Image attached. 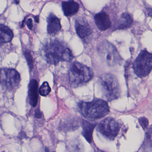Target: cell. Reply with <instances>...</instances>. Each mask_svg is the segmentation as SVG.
Listing matches in <instances>:
<instances>
[{"label":"cell","mask_w":152,"mask_h":152,"mask_svg":"<svg viewBox=\"0 0 152 152\" xmlns=\"http://www.w3.org/2000/svg\"><path fill=\"white\" fill-rule=\"evenodd\" d=\"M75 28L80 38L84 42H88L92 34V29L88 22L81 18H77L75 21Z\"/></svg>","instance_id":"cell-9"},{"label":"cell","mask_w":152,"mask_h":152,"mask_svg":"<svg viewBox=\"0 0 152 152\" xmlns=\"http://www.w3.org/2000/svg\"><path fill=\"white\" fill-rule=\"evenodd\" d=\"M102 58L109 66H114L120 63L121 58L116 49L111 43L105 41L99 48Z\"/></svg>","instance_id":"cell-8"},{"label":"cell","mask_w":152,"mask_h":152,"mask_svg":"<svg viewBox=\"0 0 152 152\" xmlns=\"http://www.w3.org/2000/svg\"><path fill=\"white\" fill-rule=\"evenodd\" d=\"M152 54L144 50L134 60L133 68L135 74L140 78L148 76L151 72L152 66Z\"/></svg>","instance_id":"cell-5"},{"label":"cell","mask_w":152,"mask_h":152,"mask_svg":"<svg viewBox=\"0 0 152 152\" xmlns=\"http://www.w3.org/2000/svg\"><path fill=\"white\" fill-rule=\"evenodd\" d=\"M140 124L144 129H146L148 125V120L145 117H141L139 119Z\"/></svg>","instance_id":"cell-19"},{"label":"cell","mask_w":152,"mask_h":152,"mask_svg":"<svg viewBox=\"0 0 152 152\" xmlns=\"http://www.w3.org/2000/svg\"><path fill=\"white\" fill-rule=\"evenodd\" d=\"M79 107L82 115L90 121L101 119L108 115L110 112V107L107 102L102 99L82 102Z\"/></svg>","instance_id":"cell-2"},{"label":"cell","mask_w":152,"mask_h":152,"mask_svg":"<svg viewBox=\"0 0 152 152\" xmlns=\"http://www.w3.org/2000/svg\"><path fill=\"white\" fill-rule=\"evenodd\" d=\"M44 54L48 64L56 65L60 62H71L74 58L72 52L63 42L55 39L46 44Z\"/></svg>","instance_id":"cell-1"},{"label":"cell","mask_w":152,"mask_h":152,"mask_svg":"<svg viewBox=\"0 0 152 152\" xmlns=\"http://www.w3.org/2000/svg\"><path fill=\"white\" fill-rule=\"evenodd\" d=\"M14 34L12 30L8 26L0 24V47L12 41Z\"/></svg>","instance_id":"cell-15"},{"label":"cell","mask_w":152,"mask_h":152,"mask_svg":"<svg viewBox=\"0 0 152 152\" xmlns=\"http://www.w3.org/2000/svg\"><path fill=\"white\" fill-rule=\"evenodd\" d=\"M51 91V88L50 87L48 83L45 82L42 83V85L40 87L39 90V93L43 96H48Z\"/></svg>","instance_id":"cell-17"},{"label":"cell","mask_w":152,"mask_h":152,"mask_svg":"<svg viewBox=\"0 0 152 152\" xmlns=\"http://www.w3.org/2000/svg\"><path fill=\"white\" fill-rule=\"evenodd\" d=\"M96 129L106 137L113 140L119 133L120 125L115 119L112 117H107L99 124Z\"/></svg>","instance_id":"cell-7"},{"label":"cell","mask_w":152,"mask_h":152,"mask_svg":"<svg viewBox=\"0 0 152 152\" xmlns=\"http://www.w3.org/2000/svg\"><path fill=\"white\" fill-rule=\"evenodd\" d=\"M133 23V18L129 13L125 12L121 15L120 19L116 25L117 30H126L129 29Z\"/></svg>","instance_id":"cell-14"},{"label":"cell","mask_w":152,"mask_h":152,"mask_svg":"<svg viewBox=\"0 0 152 152\" xmlns=\"http://www.w3.org/2000/svg\"><path fill=\"white\" fill-rule=\"evenodd\" d=\"M68 76L71 85L73 87H77L88 82L93 78L94 73L88 66L75 62L70 66Z\"/></svg>","instance_id":"cell-3"},{"label":"cell","mask_w":152,"mask_h":152,"mask_svg":"<svg viewBox=\"0 0 152 152\" xmlns=\"http://www.w3.org/2000/svg\"><path fill=\"white\" fill-rule=\"evenodd\" d=\"M27 27H28L30 30H32L33 27V24L32 19L31 18H29L27 22Z\"/></svg>","instance_id":"cell-20"},{"label":"cell","mask_w":152,"mask_h":152,"mask_svg":"<svg viewBox=\"0 0 152 152\" xmlns=\"http://www.w3.org/2000/svg\"><path fill=\"white\" fill-rule=\"evenodd\" d=\"M96 123H91L86 121H83L82 123V128L83 129L82 134L86 140L91 143L92 140V133L94 128L96 126Z\"/></svg>","instance_id":"cell-16"},{"label":"cell","mask_w":152,"mask_h":152,"mask_svg":"<svg viewBox=\"0 0 152 152\" xmlns=\"http://www.w3.org/2000/svg\"><path fill=\"white\" fill-rule=\"evenodd\" d=\"M99 81L104 96L108 101H112L119 97L121 88L115 76L111 74H104L101 75Z\"/></svg>","instance_id":"cell-4"},{"label":"cell","mask_w":152,"mask_h":152,"mask_svg":"<svg viewBox=\"0 0 152 152\" xmlns=\"http://www.w3.org/2000/svg\"><path fill=\"white\" fill-rule=\"evenodd\" d=\"M94 19L97 27L102 31L108 30L112 26L109 15L106 12L102 11L98 13L95 16Z\"/></svg>","instance_id":"cell-11"},{"label":"cell","mask_w":152,"mask_h":152,"mask_svg":"<svg viewBox=\"0 0 152 152\" xmlns=\"http://www.w3.org/2000/svg\"><path fill=\"white\" fill-rule=\"evenodd\" d=\"M20 81V74L15 69L4 68L0 71V83L6 89L15 90L18 87Z\"/></svg>","instance_id":"cell-6"},{"label":"cell","mask_w":152,"mask_h":152,"mask_svg":"<svg viewBox=\"0 0 152 152\" xmlns=\"http://www.w3.org/2000/svg\"><path fill=\"white\" fill-rule=\"evenodd\" d=\"M24 55L28 65L30 66V68L31 69L33 66V60L31 52L28 50H26L25 52H24Z\"/></svg>","instance_id":"cell-18"},{"label":"cell","mask_w":152,"mask_h":152,"mask_svg":"<svg viewBox=\"0 0 152 152\" xmlns=\"http://www.w3.org/2000/svg\"><path fill=\"white\" fill-rule=\"evenodd\" d=\"M62 9L65 16L71 17L77 14L80 9V5L73 0L63 1Z\"/></svg>","instance_id":"cell-13"},{"label":"cell","mask_w":152,"mask_h":152,"mask_svg":"<svg viewBox=\"0 0 152 152\" xmlns=\"http://www.w3.org/2000/svg\"><path fill=\"white\" fill-rule=\"evenodd\" d=\"M38 86L39 83L36 80H31L29 84V103L34 107H35L38 104L39 99Z\"/></svg>","instance_id":"cell-12"},{"label":"cell","mask_w":152,"mask_h":152,"mask_svg":"<svg viewBox=\"0 0 152 152\" xmlns=\"http://www.w3.org/2000/svg\"><path fill=\"white\" fill-rule=\"evenodd\" d=\"M14 1H15V3L16 5L19 4V0H14Z\"/></svg>","instance_id":"cell-23"},{"label":"cell","mask_w":152,"mask_h":152,"mask_svg":"<svg viewBox=\"0 0 152 152\" xmlns=\"http://www.w3.org/2000/svg\"><path fill=\"white\" fill-rule=\"evenodd\" d=\"M47 31L50 35H56L61 29V25L59 18L54 14L50 13L47 18Z\"/></svg>","instance_id":"cell-10"},{"label":"cell","mask_w":152,"mask_h":152,"mask_svg":"<svg viewBox=\"0 0 152 152\" xmlns=\"http://www.w3.org/2000/svg\"><path fill=\"white\" fill-rule=\"evenodd\" d=\"M42 116V113L41 112H40V110L39 109H37V110L35 111V117L37 118H41Z\"/></svg>","instance_id":"cell-21"},{"label":"cell","mask_w":152,"mask_h":152,"mask_svg":"<svg viewBox=\"0 0 152 152\" xmlns=\"http://www.w3.org/2000/svg\"><path fill=\"white\" fill-rule=\"evenodd\" d=\"M34 20H35V22L36 23H39V16H36L34 18Z\"/></svg>","instance_id":"cell-22"}]
</instances>
